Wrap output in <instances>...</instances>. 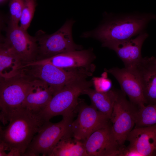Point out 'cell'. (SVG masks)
I'll list each match as a JSON object with an SVG mask.
<instances>
[{"instance_id":"6da1fadb","label":"cell","mask_w":156,"mask_h":156,"mask_svg":"<svg viewBox=\"0 0 156 156\" xmlns=\"http://www.w3.org/2000/svg\"><path fill=\"white\" fill-rule=\"evenodd\" d=\"M47 121L40 113L21 107L12 115L8 125L0 129V142L10 151L8 156H23L35 135Z\"/></svg>"},{"instance_id":"7a4b0ae2","label":"cell","mask_w":156,"mask_h":156,"mask_svg":"<svg viewBox=\"0 0 156 156\" xmlns=\"http://www.w3.org/2000/svg\"><path fill=\"white\" fill-rule=\"evenodd\" d=\"M150 14L121 15L107 19L96 29L83 33V38L92 37L102 42L131 38L141 33L148 23L155 19Z\"/></svg>"},{"instance_id":"3957f363","label":"cell","mask_w":156,"mask_h":156,"mask_svg":"<svg viewBox=\"0 0 156 156\" xmlns=\"http://www.w3.org/2000/svg\"><path fill=\"white\" fill-rule=\"evenodd\" d=\"M34 78L21 69L17 74L0 78V119L8 123L12 114L22 107Z\"/></svg>"},{"instance_id":"277c9868","label":"cell","mask_w":156,"mask_h":156,"mask_svg":"<svg viewBox=\"0 0 156 156\" xmlns=\"http://www.w3.org/2000/svg\"><path fill=\"white\" fill-rule=\"evenodd\" d=\"M83 77L70 82L53 96L45 108L40 113L47 121L58 115H73L79 102V96L93 85L92 80Z\"/></svg>"},{"instance_id":"5b68a950","label":"cell","mask_w":156,"mask_h":156,"mask_svg":"<svg viewBox=\"0 0 156 156\" xmlns=\"http://www.w3.org/2000/svg\"><path fill=\"white\" fill-rule=\"evenodd\" d=\"M75 21H67L58 30L48 34L40 30L35 36L38 44L36 61L45 60L61 53L82 49L73 39L72 29Z\"/></svg>"},{"instance_id":"8992f818","label":"cell","mask_w":156,"mask_h":156,"mask_svg":"<svg viewBox=\"0 0 156 156\" xmlns=\"http://www.w3.org/2000/svg\"><path fill=\"white\" fill-rule=\"evenodd\" d=\"M74 115L63 116L62 120L56 123L47 121L35 135L23 156H50L53 149L64 137L72 135L71 124Z\"/></svg>"},{"instance_id":"52a82bcc","label":"cell","mask_w":156,"mask_h":156,"mask_svg":"<svg viewBox=\"0 0 156 156\" xmlns=\"http://www.w3.org/2000/svg\"><path fill=\"white\" fill-rule=\"evenodd\" d=\"M22 69L33 78L46 83L53 95L73 81L80 78H88L93 73L82 69L66 70L48 63H27L24 64Z\"/></svg>"},{"instance_id":"ba28073f","label":"cell","mask_w":156,"mask_h":156,"mask_svg":"<svg viewBox=\"0 0 156 156\" xmlns=\"http://www.w3.org/2000/svg\"><path fill=\"white\" fill-rule=\"evenodd\" d=\"M126 96L121 90H119L110 119L112 132L121 147L135 125V115L138 108Z\"/></svg>"},{"instance_id":"9c48e42d","label":"cell","mask_w":156,"mask_h":156,"mask_svg":"<svg viewBox=\"0 0 156 156\" xmlns=\"http://www.w3.org/2000/svg\"><path fill=\"white\" fill-rule=\"evenodd\" d=\"M77 109V116L71 128L72 136L77 140L83 142L96 131L110 125V119L92 105L79 102Z\"/></svg>"},{"instance_id":"30bf717a","label":"cell","mask_w":156,"mask_h":156,"mask_svg":"<svg viewBox=\"0 0 156 156\" xmlns=\"http://www.w3.org/2000/svg\"><path fill=\"white\" fill-rule=\"evenodd\" d=\"M2 42L20 58L23 65L36 61L38 44L35 37L18 25L9 24Z\"/></svg>"},{"instance_id":"8fae6325","label":"cell","mask_w":156,"mask_h":156,"mask_svg":"<svg viewBox=\"0 0 156 156\" xmlns=\"http://www.w3.org/2000/svg\"><path fill=\"white\" fill-rule=\"evenodd\" d=\"M96 56L92 49L76 50L61 53L49 58L31 62L48 63L66 70L82 69L93 73Z\"/></svg>"},{"instance_id":"7c38bea8","label":"cell","mask_w":156,"mask_h":156,"mask_svg":"<svg viewBox=\"0 0 156 156\" xmlns=\"http://www.w3.org/2000/svg\"><path fill=\"white\" fill-rule=\"evenodd\" d=\"M105 71L116 79L131 102L138 108L147 105L139 77L134 68L113 67Z\"/></svg>"},{"instance_id":"4fadbf2b","label":"cell","mask_w":156,"mask_h":156,"mask_svg":"<svg viewBox=\"0 0 156 156\" xmlns=\"http://www.w3.org/2000/svg\"><path fill=\"white\" fill-rule=\"evenodd\" d=\"M148 36L147 33L142 32L135 38L106 41L102 42V46L114 51L123 62L125 67L133 68L143 58L141 48Z\"/></svg>"},{"instance_id":"5bb4252c","label":"cell","mask_w":156,"mask_h":156,"mask_svg":"<svg viewBox=\"0 0 156 156\" xmlns=\"http://www.w3.org/2000/svg\"><path fill=\"white\" fill-rule=\"evenodd\" d=\"M111 126L96 131L83 141L88 156H118L121 147L112 132Z\"/></svg>"},{"instance_id":"9a60e30c","label":"cell","mask_w":156,"mask_h":156,"mask_svg":"<svg viewBox=\"0 0 156 156\" xmlns=\"http://www.w3.org/2000/svg\"><path fill=\"white\" fill-rule=\"evenodd\" d=\"M126 141L129 146L135 149L142 156L155 155L156 124L135 127L128 135Z\"/></svg>"},{"instance_id":"2e32d148","label":"cell","mask_w":156,"mask_h":156,"mask_svg":"<svg viewBox=\"0 0 156 156\" xmlns=\"http://www.w3.org/2000/svg\"><path fill=\"white\" fill-rule=\"evenodd\" d=\"M154 58H142L133 67L139 77L147 105L156 104V66Z\"/></svg>"},{"instance_id":"e0dca14e","label":"cell","mask_w":156,"mask_h":156,"mask_svg":"<svg viewBox=\"0 0 156 156\" xmlns=\"http://www.w3.org/2000/svg\"><path fill=\"white\" fill-rule=\"evenodd\" d=\"M53 96L51 90L46 83L34 78L21 107L40 113L46 107Z\"/></svg>"},{"instance_id":"ac0fdd59","label":"cell","mask_w":156,"mask_h":156,"mask_svg":"<svg viewBox=\"0 0 156 156\" xmlns=\"http://www.w3.org/2000/svg\"><path fill=\"white\" fill-rule=\"evenodd\" d=\"M118 91L112 89L101 92L90 88L85 90L81 94L87 95L91 101L92 105L110 119Z\"/></svg>"},{"instance_id":"d6986e66","label":"cell","mask_w":156,"mask_h":156,"mask_svg":"<svg viewBox=\"0 0 156 156\" xmlns=\"http://www.w3.org/2000/svg\"><path fill=\"white\" fill-rule=\"evenodd\" d=\"M23 65L20 58L2 42L0 46V78L14 76L20 71Z\"/></svg>"},{"instance_id":"ffe728a7","label":"cell","mask_w":156,"mask_h":156,"mask_svg":"<svg viewBox=\"0 0 156 156\" xmlns=\"http://www.w3.org/2000/svg\"><path fill=\"white\" fill-rule=\"evenodd\" d=\"M50 156H88L83 141L72 135L61 139L56 145Z\"/></svg>"},{"instance_id":"44dd1931","label":"cell","mask_w":156,"mask_h":156,"mask_svg":"<svg viewBox=\"0 0 156 156\" xmlns=\"http://www.w3.org/2000/svg\"><path fill=\"white\" fill-rule=\"evenodd\" d=\"M135 127L149 126L156 124V104L138 108L135 115Z\"/></svg>"},{"instance_id":"7402d4cb","label":"cell","mask_w":156,"mask_h":156,"mask_svg":"<svg viewBox=\"0 0 156 156\" xmlns=\"http://www.w3.org/2000/svg\"><path fill=\"white\" fill-rule=\"evenodd\" d=\"M37 0H25L20 20V26L27 30L33 17Z\"/></svg>"},{"instance_id":"603a6c76","label":"cell","mask_w":156,"mask_h":156,"mask_svg":"<svg viewBox=\"0 0 156 156\" xmlns=\"http://www.w3.org/2000/svg\"><path fill=\"white\" fill-rule=\"evenodd\" d=\"M25 1V0H10L9 3L10 24L18 25Z\"/></svg>"},{"instance_id":"cb8c5ba5","label":"cell","mask_w":156,"mask_h":156,"mask_svg":"<svg viewBox=\"0 0 156 156\" xmlns=\"http://www.w3.org/2000/svg\"><path fill=\"white\" fill-rule=\"evenodd\" d=\"M119 156H142L135 149L129 145L125 147L124 145L121 147L119 152Z\"/></svg>"},{"instance_id":"d4e9b609","label":"cell","mask_w":156,"mask_h":156,"mask_svg":"<svg viewBox=\"0 0 156 156\" xmlns=\"http://www.w3.org/2000/svg\"><path fill=\"white\" fill-rule=\"evenodd\" d=\"M154 62L155 64V65L156 66V58L155 57H154Z\"/></svg>"},{"instance_id":"484cf974","label":"cell","mask_w":156,"mask_h":156,"mask_svg":"<svg viewBox=\"0 0 156 156\" xmlns=\"http://www.w3.org/2000/svg\"><path fill=\"white\" fill-rule=\"evenodd\" d=\"M7 0H0V2L1 3H2L4 2H5V1H6Z\"/></svg>"},{"instance_id":"4316f807","label":"cell","mask_w":156,"mask_h":156,"mask_svg":"<svg viewBox=\"0 0 156 156\" xmlns=\"http://www.w3.org/2000/svg\"><path fill=\"white\" fill-rule=\"evenodd\" d=\"M155 155H156V154H155Z\"/></svg>"}]
</instances>
